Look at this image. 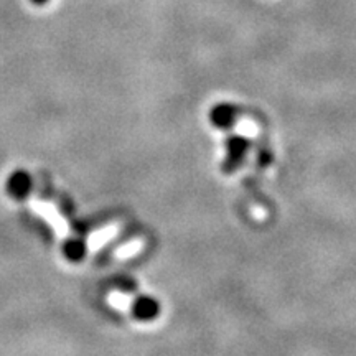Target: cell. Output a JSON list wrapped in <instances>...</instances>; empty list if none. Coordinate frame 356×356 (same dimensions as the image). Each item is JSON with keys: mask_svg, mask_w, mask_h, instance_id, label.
<instances>
[{"mask_svg": "<svg viewBox=\"0 0 356 356\" xmlns=\"http://www.w3.org/2000/svg\"><path fill=\"white\" fill-rule=\"evenodd\" d=\"M226 155L221 163V170L226 175H231L246 162V157L251 150V142L243 136H229L226 139Z\"/></svg>", "mask_w": 356, "mask_h": 356, "instance_id": "1", "label": "cell"}, {"mask_svg": "<svg viewBox=\"0 0 356 356\" xmlns=\"http://www.w3.org/2000/svg\"><path fill=\"white\" fill-rule=\"evenodd\" d=\"M35 190V180L32 173L25 168H15L10 172V175L6 180V193L13 202L25 203L26 200L32 197Z\"/></svg>", "mask_w": 356, "mask_h": 356, "instance_id": "2", "label": "cell"}, {"mask_svg": "<svg viewBox=\"0 0 356 356\" xmlns=\"http://www.w3.org/2000/svg\"><path fill=\"white\" fill-rule=\"evenodd\" d=\"M160 312H162L160 302L157 299H154L152 296L137 297L131 305L132 318L142 323H149V322H154V320H157Z\"/></svg>", "mask_w": 356, "mask_h": 356, "instance_id": "3", "label": "cell"}, {"mask_svg": "<svg viewBox=\"0 0 356 356\" xmlns=\"http://www.w3.org/2000/svg\"><path fill=\"white\" fill-rule=\"evenodd\" d=\"M208 119H210V124H213L216 129L228 131V129H233L234 124L239 121V113L234 104L218 102L208 113Z\"/></svg>", "mask_w": 356, "mask_h": 356, "instance_id": "4", "label": "cell"}, {"mask_svg": "<svg viewBox=\"0 0 356 356\" xmlns=\"http://www.w3.org/2000/svg\"><path fill=\"white\" fill-rule=\"evenodd\" d=\"M61 254L71 264H79V262L86 259L88 244L79 236H71V238H66L63 244H61Z\"/></svg>", "mask_w": 356, "mask_h": 356, "instance_id": "5", "label": "cell"}, {"mask_svg": "<svg viewBox=\"0 0 356 356\" xmlns=\"http://www.w3.org/2000/svg\"><path fill=\"white\" fill-rule=\"evenodd\" d=\"M29 2L35 7H43V6H48V3H50V0H29Z\"/></svg>", "mask_w": 356, "mask_h": 356, "instance_id": "6", "label": "cell"}]
</instances>
